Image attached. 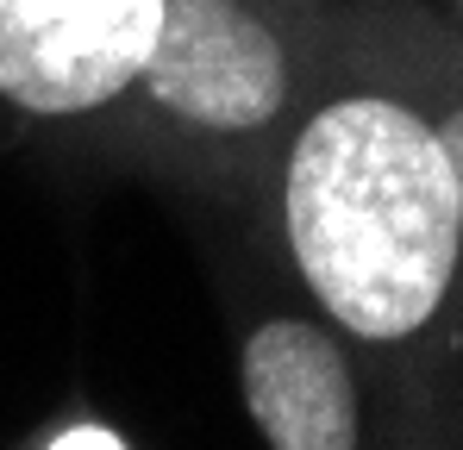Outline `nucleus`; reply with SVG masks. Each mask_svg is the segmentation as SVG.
<instances>
[{
	"label": "nucleus",
	"mask_w": 463,
	"mask_h": 450,
	"mask_svg": "<svg viewBox=\"0 0 463 450\" xmlns=\"http://www.w3.org/2000/svg\"><path fill=\"white\" fill-rule=\"evenodd\" d=\"M232 370L238 400L269 450H376L463 445V407L364 351L313 306L282 263L257 244V263H226Z\"/></svg>",
	"instance_id": "obj_3"
},
{
	"label": "nucleus",
	"mask_w": 463,
	"mask_h": 450,
	"mask_svg": "<svg viewBox=\"0 0 463 450\" xmlns=\"http://www.w3.org/2000/svg\"><path fill=\"white\" fill-rule=\"evenodd\" d=\"M169 0H0V126L51 156L107 163Z\"/></svg>",
	"instance_id": "obj_4"
},
{
	"label": "nucleus",
	"mask_w": 463,
	"mask_h": 450,
	"mask_svg": "<svg viewBox=\"0 0 463 450\" xmlns=\"http://www.w3.org/2000/svg\"><path fill=\"white\" fill-rule=\"evenodd\" d=\"M319 75L238 220L332 325L463 407V201L451 156L357 19L338 0H319Z\"/></svg>",
	"instance_id": "obj_1"
},
{
	"label": "nucleus",
	"mask_w": 463,
	"mask_h": 450,
	"mask_svg": "<svg viewBox=\"0 0 463 450\" xmlns=\"http://www.w3.org/2000/svg\"><path fill=\"white\" fill-rule=\"evenodd\" d=\"M338 6L357 19V32L383 51V63L407 81V94L432 119L463 201V25H451L426 0H338Z\"/></svg>",
	"instance_id": "obj_5"
},
{
	"label": "nucleus",
	"mask_w": 463,
	"mask_h": 450,
	"mask_svg": "<svg viewBox=\"0 0 463 450\" xmlns=\"http://www.w3.org/2000/svg\"><path fill=\"white\" fill-rule=\"evenodd\" d=\"M326 51L319 0H169L107 163L250 213Z\"/></svg>",
	"instance_id": "obj_2"
},
{
	"label": "nucleus",
	"mask_w": 463,
	"mask_h": 450,
	"mask_svg": "<svg viewBox=\"0 0 463 450\" xmlns=\"http://www.w3.org/2000/svg\"><path fill=\"white\" fill-rule=\"evenodd\" d=\"M439 13H445V19H451V25H463V0H445V6H439Z\"/></svg>",
	"instance_id": "obj_6"
}]
</instances>
